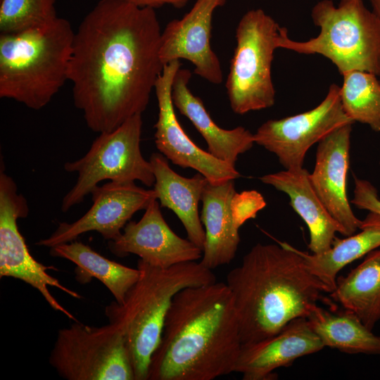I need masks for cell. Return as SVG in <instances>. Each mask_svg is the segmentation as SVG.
Returning <instances> with one entry per match:
<instances>
[{
	"mask_svg": "<svg viewBox=\"0 0 380 380\" xmlns=\"http://www.w3.org/2000/svg\"><path fill=\"white\" fill-rule=\"evenodd\" d=\"M379 164H380V161H379Z\"/></svg>",
	"mask_w": 380,
	"mask_h": 380,
	"instance_id": "obj_32",
	"label": "cell"
},
{
	"mask_svg": "<svg viewBox=\"0 0 380 380\" xmlns=\"http://www.w3.org/2000/svg\"><path fill=\"white\" fill-rule=\"evenodd\" d=\"M93 204L76 221L61 222L47 238L36 243L48 248L73 241L82 234L96 232L104 239L113 241L122 234L133 215L145 210L156 198L153 189H145L135 182H107L91 192Z\"/></svg>",
	"mask_w": 380,
	"mask_h": 380,
	"instance_id": "obj_12",
	"label": "cell"
},
{
	"mask_svg": "<svg viewBox=\"0 0 380 380\" xmlns=\"http://www.w3.org/2000/svg\"><path fill=\"white\" fill-rule=\"evenodd\" d=\"M353 196L350 203L356 208L380 215L378 191L369 181L354 177Z\"/></svg>",
	"mask_w": 380,
	"mask_h": 380,
	"instance_id": "obj_29",
	"label": "cell"
},
{
	"mask_svg": "<svg viewBox=\"0 0 380 380\" xmlns=\"http://www.w3.org/2000/svg\"><path fill=\"white\" fill-rule=\"evenodd\" d=\"M353 124L338 127L318 143L310 173L315 191L346 236L355 234L362 223L355 215L346 194Z\"/></svg>",
	"mask_w": 380,
	"mask_h": 380,
	"instance_id": "obj_16",
	"label": "cell"
},
{
	"mask_svg": "<svg viewBox=\"0 0 380 380\" xmlns=\"http://www.w3.org/2000/svg\"><path fill=\"white\" fill-rule=\"evenodd\" d=\"M56 0H0V34L21 32L56 18Z\"/></svg>",
	"mask_w": 380,
	"mask_h": 380,
	"instance_id": "obj_27",
	"label": "cell"
},
{
	"mask_svg": "<svg viewBox=\"0 0 380 380\" xmlns=\"http://www.w3.org/2000/svg\"><path fill=\"white\" fill-rule=\"evenodd\" d=\"M140 276L124 301L105 308L109 322L122 333L135 380H147L151 356L159 344L175 296L181 290L215 282L213 270L196 261L167 268L138 260Z\"/></svg>",
	"mask_w": 380,
	"mask_h": 380,
	"instance_id": "obj_4",
	"label": "cell"
},
{
	"mask_svg": "<svg viewBox=\"0 0 380 380\" xmlns=\"http://www.w3.org/2000/svg\"><path fill=\"white\" fill-rule=\"evenodd\" d=\"M259 179L289 196L291 205L308 227V248L312 253H322L331 247L336 233L341 234L342 229L315 191L306 169H284Z\"/></svg>",
	"mask_w": 380,
	"mask_h": 380,
	"instance_id": "obj_19",
	"label": "cell"
},
{
	"mask_svg": "<svg viewBox=\"0 0 380 380\" xmlns=\"http://www.w3.org/2000/svg\"><path fill=\"white\" fill-rule=\"evenodd\" d=\"M138 222L129 221L121 235L108 241L109 251L122 258L134 254L146 263L161 268L201 259L203 250L176 234L165 222L157 199Z\"/></svg>",
	"mask_w": 380,
	"mask_h": 380,
	"instance_id": "obj_15",
	"label": "cell"
},
{
	"mask_svg": "<svg viewBox=\"0 0 380 380\" xmlns=\"http://www.w3.org/2000/svg\"><path fill=\"white\" fill-rule=\"evenodd\" d=\"M341 87L331 84L315 108L279 120H269L253 134L255 144L274 153L285 170L303 167L306 153L338 127L354 123L341 101Z\"/></svg>",
	"mask_w": 380,
	"mask_h": 380,
	"instance_id": "obj_11",
	"label": "cell"
},
{
	"mask_svg": "<svg viewBox=\"0 0 380 380\" xmlns=\"http://www.w3.org/2000/svg\"><path fill=\"white\" fill-rule=\"evenodd\" d=\"M311 17L319 28L308 41L291 39L281 27L279 49L298 53L319 54L329 59L339 73L360 70L380 77V19L362 0H321L312 8Z\"/></svg>",
	"mask_w": 380,
	"mask_h": 380,
	"instance_id": "obj_6",
	"label": "cell"
},
{
	"mask_svg": "<svg viewBox=\"0 0 380 380\" xmlns=\"http://www.w3.org/2000/svg\"><path fill=\"white\" fill-rule=\"evenodd\" d=\"M226 0H196L182 18L170 21L161 33L160 58L165 65L184 59L194 66V73L219 84L222 72L210 46L213 16Z\"/></svg>",
	"mask_w": 380,
	"mask_h": 380,
	"instance_id": "obj_14",
	"label": "cell"
},
{
	"mask_svg": "<svg viewBox=\"0 0 380 380\" xmlns=\"http://www.w3.org/2000/svg\"><path fill=\"white\" fill-rule=\"evenodd\" d=\"M132 5L141 8H156L168 4L177 8L185 6L189 0H123Z\"/></svg>",
	"mask_w": 380,
	"mask_h": 380,
	"instance_id": "obj_30",
	"label": "cell"
},
{
	"mask_svg": "<svg viewBox=\"0 0 380 380\" xmlns=\"http://www.w3.org/2000/svg\"><path fill=\"white\" fill-rule=\"evenodd\" d=\"M74 36L70 22L58 17L0 34V97L33 110L46 106L68 80Z\"/></svg>",
	"mask_w": 380,
	"mask_h": 380,
	"instance_id": "obj_5",
	"label": "cell"
},
{
	"mask_svg": "<svg viewBox=\"0 0 380 380\" xmlns=\"http://www.w3.org/2000/svg\"><path fill=\"white\" fill-rule=\"evenodd\" d=\"M149 161L155 177L153 190L157 200L162 207L175 213L184 227L188 239L203 250L205 231L198 203L208 181L198 172L190 178L179 175L161 153H152Z\"/></svg>",
	"mask_w": 380,
	"mask_h": 380,
	"instance_id": "obj_21",
	"label": "cell"
},
{
	"mask_svg": "<svg viewBox=\"0 0 380 380\" xmlns=\"http://www.w3.org/2000/svg\"><path fill=\"white\" fill-rule=\"evenodd\" d=\"M53 257L68 260L75 264V279L86 284L95 278L112 293L115 301L122 303L127 292L137 282L140 270L131 268L101 255L89 246L73 241L49 248Z\"/></svg>",
	"mask_w": 380,
	"mask_h": 380,
	"instance_id": "obj_23",
	"label": "cell"
},
{
	"mask_svg": "<svg viewBox=\"0 0 380 380\" xmlns=\"http://www.w3.org/2000/svg\"><path fill=\"white\" fill-rule=\"evenodd\" d=\"M324 347L308 319L296 318L272 336L243 344L234 372L241 374L243 380L272 379L275 369Z\"/></svg>",
	"mask_w": 380,
	"mask_h": 380,
	"instance_id": "obj_17",
	"label": "cell"
},
{
	"mask_svg": "<svg viewBox=\"0 0 380 380\" xmlns=\"http://www.w3.org/2000/svg\"><path fill=\"white\" fill-rule=\"evenodd\" d=\"M266 202L263 196L255 190L236 192L231 202V210L236 226L239 229L246 221L255 218L263 209Z\"/></svg>",
	"mask_w": 380,
	"mask_h": 380,
	"instance_id": "obj_28",
	"label": "cell"
},
{
	"mask_svg": "<svg viewBox=\"0 0 380 380\" xmlns=\"http://www.w3.org/2000/svg\"><path fill=\"white\" fill-rule=\"evenodd\" d=\"M239 324L226 282L188 287L174 297L147 380H213L234 372Z\"/></svg>",
	"mask_w": 380,
	"mask_h": 380,
	"instance_id": "obj_2",
	"label": "cell"
},
{
	"mask_svg": "<svg viewBox=\"0 0 380 380\" xmlns=\"http://www.w3.org/2000/svg\"><path fill=\"white\" fill-rule=\"evenodd\" d=\"M340 96L343 109L353 122L367 125L380 132V80L365 71L353 70L342 75Z\"/></svg>",
	"mask_w": 380,
	"mask_h": 380,
	"instance_id": "obj_26",
	"label": "cell"
},
{
	"mask_svg": "<svg viewBox=\"0 0 380 380\" xmlns=\"http://www.w3.org/2000/svg\"><path fill=\"white\" fill-rule=\"evenodd\" d=\"M306 318L324 347L350 354L380 355V336L348 310L333 312L316 305Z\"/></svg>",
	"mask_w": 380,
	"mask_h": 380,
	"instance_id": "obj_25",
	"label": "cell"
},
{
	"mask_svg": "<svg viewBox=\"0 0 380 380\" xmlns=\"http://www.w3.org/2000/svg\"><path fill=\"white\" fill-rule=\"evenodd\" d=\"M226 284L242 345L272 336L294 319L308 317L327 292L286 242L253 246L241 264L227 274Z\"/></svg>",
	"mask_w": 380,
	"mask_h": 380,
	"instance_id": "obj_3",
	"label": "cell"
},
{
	"mask_svg": "<svg viewBox=\"0 0 380 380\" xmlns=\"http://www.w3.org/2000/svg\"><path fill=\"white\" fill-rule=\"evenodd\" d=\"M234 180L220 184H207L201 197L200 215L204 226L205 243L201 263L213 270L229 264L240 243L239 228L231 210L236 193Z\"/></svg>",
	"mask_w": 380,
	"mask_h": 380,
	"instance_id": "obj_20",
	"label": "cell"
},
{
	"mask_svg": "<svg viewBox=\"0 0 380 380\" xmlns=\"http://www.w3.org/2000/svg\"><path fill=\"white\" fill-rule=\"evenodd\" d=\"M141 128V114H136L115 129L100 133L83 157L65 163L66 172L78 176L62 200L63 213L82 203L103 180L154 184L151 162L144 158L140 148Z\"/></svg>",
	"mask_w": 380,
	"mask_h": 380,
	"instance_id": "obj_8",
	"label": "cell"
},
{
	"mask_svg": "<svg viewBox=\"0 0 380 380\" xmlns=\"http://www.w3.org/2000/svg\"><path fill=\"white\" fill-rule=\"evenodd\" d=\"M180 67L179 60L165 65L155 85L158 106V120L154 125L156 148L173 164L196 170L210 184H220L240 177L234 165L198 147L180 125L171 96L173 79Z\"/></svg>",
	"mask_w": 380,
	"mask_h": 380,
	"instance_id": "obj_13",
	"label": "cell"
},
{
	"mask_svg": "<svg viewBox=\"0 0 380 380\" xmlns=\"http://www.w3.org/2000/svg\"><path fill=\"white\" fill-rule=\"evenodd\" d=\"M49 360L67 380H135L125 337L110 322L90 327L75 321L60 329Z\"/></svg>",
	"mask_w": 380,
	"mask_h": 380,
	"instance_id": "obj_9",
	"label": "cell"
},
{
	"mask_svg": "<svg viewBox=\"0 0 380 380\" xmlns=\"http://www.w3.org/2000/svg\"><path fill=\"white\" fill-rule=\"evenodd\" d=\"M155 9L100 0L75 32L68 80L87 127L111 132L142 114L163 72Z\"/></svg>",
	"mask_w": 380,
	"mask_h": 380,
	"instance_id": "obj_1",
	"label": "cell"
},
{
	"mask_svg": "<svg viewBox=\"0 0 380 380\" xmlns=\"http://www.w3.org/2000/svg\"><path fill=\"white\" fill-rule=\"evenodd\" d=\"M330 296L372 331L380 319V249L367 253L349 274L337 278Z\"/></svg>",
	"mask_w": 380,
	"mask_h": 380,
	"instance_id": "obj_24",
	"label": "cell"
},
{
	"mask_svg": "<svg viewBox=\"0 0 380 380\" xmlns=\"http://www.w3.org/2000/svg\"><path fill=\"white\" fill-rule=\"evenodd\" d=\"M369 1L370 2L371 6H372V11L380 19V0H369Z\"/></svg>",
	"mask_w": 380,
	"mask_h": 380,
	"instance_id": "obj_31",
	"label": "cell"
},
{
	"mask_svg": "<svg viewBox=\"0 0 380 380\" xmlns=\"http://www.w3.org/2000/svg\"><path fill=\"white\" fill-rule=\"evenodd\" d=\"M281 27L261 8L249 10L240 19L226 80L234 113L243 115L274 104L276 91L271 68L274 51L279 49Z\"/></svg>",
	"mask_w": 380,
	"mask_h": 380,
	"instance_id": "obj_7",
	"label": "cell"
},
{
	"mask_svg": "<svg viewBox=\"0 0 380 380\" xmlns=\"http://www.w3.org/2000/svg\"><path fill=\"white\" fill-rule=\"evenodd\" d=\"M191 77L189 70L179 68L177 71L171 92L174 106L199 132L207 143L210 154L235 166L239 156L253 146V134L241 126L231 129L219 127L209 115L202 100L189 89L188 83Z\"/></svg>",
	"mask_w": 380,
	"mask_h": 380,
	"instance_id": "obj_18",
	"label": "cell"
},
{
	"mask_svg": "<svg viewBox=\"0 0 380 380\" xmlns=\"http://www.w3.org/2000/svg\"><path fill=\"white\" fill-rule=\"evenodd\" d=\"M360 232L335 239L327 251L309 254L296 248L308 270L324 286L327 293L336 288L337 274L348 264L380 247V215L369 212Z\"/></svg>",
	"mask_w": 380,
	"mask_h": 380,
	"instance_id": "obj_22",
	"label": "cell"
},
{
	"mask_svg": "<svg viewBox=\"0 0 380 380\" xmlns=\"http://www.w3.org/2000/svg\"><path fill=\"white\" fill-rule=\"evenodd\" d=\"M29 213L26 198L18 193L14 180L4 172L1 162L0 171V277L20 279L37 289L54 310L70 319H77L52 296L49 287H55L70 296L80 299L81 295L65 287L47 270L46 266L31 255L17 224L19 218Z\"/></svg>",
	"mask_w": 380,
	"mask_h": 380,
	"instance_id": "obj_10",
	"label": "cell"
}]
</instances>
